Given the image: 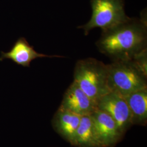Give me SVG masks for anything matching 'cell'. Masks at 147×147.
<instances>
[{
  "label": "cell",
  "mask_w": 147,
  "mask_h": 147,
  "mask_svg": "<svg viewBox=\"0 0 147 147\" xmlns=\"http://www.w3.org/2000/svg\"><path fill=\"white\" fill-rule=\"evenodd\" d=\"M96 45L100 53L112 61H131L147 49V21L130 18L103 30Z\"/></svg>",
  "instance_id": "6da1fadb"
},
{
  "label": "cell",
  "mask_w": 147,
  "mask_h": 147,
  "mask_svg": "<svg viewBox=\"0 0 147 147\" xmlns=\"http://www.w3.org/2000/svg\"><path fill=\"white\" fill-rule=\"evenodd\" d=\"M74 81L96 103L110 92L107 84V64L94 58L79 60L75 64Z\"/></svg>",
  "instance_id": "7a4b0ae2"
},
{
  "label": "cell",
  "mask_w": 147,
  "mask_h": 147,
  "mask_svg": "<svg viewBox=\"0 0 147 147\" xmlns=\"http://www.w3.org/2000/svg\"><path fill=\"white\" fill-rule=\"evenodd\" d=\"M147 77L131 61H112L107 64L109 88L123 96L147 88Z\"/></svg>",
  "instance_id": "3957f363"
},
{
  "label": "cell",
  "mask_w": 147,
  "mask_h": 147,
  "mask_svg": "<svg viewBox=\"0 0 147 147\" xmlns=\"http://www.w3.org/2000/svg\"><path fill=\"white\" fill-rule=\"evenodd\" d=\"M92 14L89 21L79 26L85 35L95 28L107 30L129 20L123 0H91Z\"/></svg>",
  "instance_id": "277c9868"
},
{
  "label": "cell",
  "mask_w": 147,
  "mask_h": 147,
  "mask_svg": "<svg viewBox=\"0 0 147 147\" xmlns=\"http://www.w3.org/2000/svg\"><path fill=\"white\" fill-rule=\"evenodd\" d=\"M97 109L107 113L116 121L122 134L132 124L131 115L124 97L111 92L96 102Z\"/></svg>",
  "instance_id": "5b68a950"
},
{
  "label": "cell",
  "mask_w": 147,
  "mask_h": 147,
  "mask_svg": "<svg viewBox=\"0 0 147 147\" xmlns=\"http://www.w3.org/2000/svg\"><path fill=\"white\" fill-rule=\"evenodd\" d=\"M90 115L100 147L113 146L122 135L116 121L107 113L98 109Z\"/></svg>",
  "instance_id": "8992f818"
},
{
  "label": "cell",
  "mask_w": 147,
  "mask_h": 147,
  "mask_svg": "<svg viewBox=\"0 0 147 147\" xmlns=\"http://www.w3.org/2000/svg\"><path fill=\"white\" fill-rule=\"evenodd\" d=\"M59 108L80 116L90 115L97 109L96 103L74 81L65 92Z\"/></svg>",
  "instance_id": "52a82bcc"
},
{
  "label": "cell",
  "mask_w": 147,
  "mask_h": 147,
  "mask_svg": "<svg viewBox=\"0 0 147 147\" xmlns=\"http://www.w3.org/2000/svg\"><path fill=\"white\" fill-rule=\"evenodd\" d=\"M40 57L62 58L63 57L58 55L49 56L37 53L25 38H21L16 42L10 51L2 53L1 60L9 59L19 65L28 67L32 61Z\"/></svg>",
  "instance_id": "ba28073f"
},
{
  "label": "cell",
  "mask_w": 147,
  "mask_h": 147,
  "mask_svg": "<svg viewBox=\"0 0 147 147\" xmlns=\"http://www.w3.org/2000/svg\"><path fill=\"white\" fill-rule=\"evenodd\" d=\"M81 117L59 108L54 118L53 125L56 131L72 144Z\"/></svg>",
  "instance_id": "9c48e42d"
},
{
  "label": "cell",
  "mask_w": 147,
  "mask_h": 147,
  "mask_svg": "<svg viewBox=\"0 0 147 147\" xmlns=\"http://www.w3.org/2000/svg\"><path fill=\"white\" fill-rule=\"evenodd\" d=\"M124 97L131 113L132 124H145L147 119V88Z\"/></svg>",
  "instance_id": "30bf717a"
},
{
  "label": "cell",
  "mask_w": 147,
  "mask_h": 147,
  "mask_svg": "<svg viewBox=\"0 0 147 147\" xmlns=\"http://www.w3.org/2000/svg\"><path fill=\"white\" fill-rule=\"evenodd\" d=\"M73 145L79 147H100L90 115L81 117Z\"/></svg>",
  "instance_id": "8fae6325"
},
{
  "label": "cell",
  "mask_w": 147,
  "mask_h": 147,
  "mask_svg": "<svg viewBox=\"0 0 147 147\" xmlns=\"http://www.w3.org/2000/svg\"><path fill=\"white\" fill-rule=\"evenodd\" d=\"M131 61L137 68L147 76V49L137 53Z\"/></svg>",
  "instance_id": "7c38bea8"
}]
</instances>
